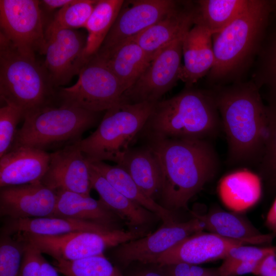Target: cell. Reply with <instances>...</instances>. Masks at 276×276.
Returning <instances> with one entry per match:
<instances>
[{
    "label": "cell",
    "mask_w": 276,
    "mask_h": 276,
    "mask_svg": "<svg viewBox=\"0 0 276 276\" xmlns=\"http://www.w3.org/2000/svg\"><path fill=\"white\" fill-rule=\"evenodd\" d=\"M210 89L226 137L227 163L232 166L257 167L267 124L266 105L259 89L251 80Z\"/></svg>",
    "instance_id": "cell-1"
},
{
    "label": "cell",
    "mask_w": 276,
    "mask_h": 276,
    "mask_svg": "<svg viewBox=\"0 0 276 276\" xmlns=\"http://www.w3.org/2000/svg\"><path fill=\"white\" fill-rule=\"evenodd\" d=\"M161 172L159 197L170 210L188 208L190 199L215 176L219 160L207 140L167 139L149 142Z\"/></svg>",
    "instance_id": "cell-2"
},
{
    "label": "cell",
    "mask_w": 276,
    "mask_h": 276,
    "mask_svg": "<svg viewBox=\"0 0 276 276\" xmlns=\"http://www.w3.org/2000/svg\"><path fill=\"white\" fill-rule=\"evenodd\" d=\"M272 11V1L249 0L233 21L213 35L215 62L207 75L211 85L241 81L255 62Z\"/></svg>",
    "instance_id": "cell-3"
},
{
    "label": "cell",
    "mask_w": 276,
    "mask_h": 276,
    "mask_svg": "<svg viewBox=\"0 0 276 276\" xmlns=\"http://www.w3.org/2000/svg\"><path fill=\"white\" fill-rule=\"evenodd\" d=\"M221 128L211 89L186 87L171 98L155 103L140 133L149 142L167 139L214 137Z\"/></svg>",
    "instance_id": "cell-4"
},
{
    "label": "cell",
    "mask_w": 276,
    "mask_h": 276,
    "mask_svg": "<svg viewBox=\"0 0 276 276\" xmlns=\"http://www.w3.org/2000/svg\"><path fill=\"white\" fill-rule=\"evenodd\" d=\"M57 89L42 64L20 54L0 34V98L22 113L23 119L57 105Z\"/></svg>",
    "instance_id": "cell-5"
},
{
    "label": "cell",
    "mask_w": 276,
    "mask_h": 276,
    "mask_svg": "<svg viewBox=\"0 0 276 276\" xmlns=\"http://www.w3.org/2000/svg\"><path fill=\"white\" fill-rule=\"evenodd\" d=\"M100 113L63 105L47 107L24 120L11 148L56 151L81 140L82 134L98 123Z\"/></svg>",
    "instance_id": "cell-6"
},
{
    "label": "cell",
    "mask_w": 276,
    "mask_h": 276,
    "mask_svg": "<svg viewBox=\"0 0 276 276\" xmlns=\"http://www.w3.org/2000/svg\"><path fill=\"white\" fill-rule=\"evenodd\" d=\"M155 104L120 102L106 110L97 129L79 141L80 148L87 160H109L120 165L143 129Z\"/></svg>",
    "instance_id": "cell-7"
},
{
    "label": "cell",
    "mask_w": 276,
    "mask_h": 276,
    "mask_svg": "<svg viewBox=\"0 0 276 276\" xmlns=\"http://www.w3.org/2000/svg\"><path fill=\"white\" fill-rule=\"evenodd\" d=\"M149 234L146 229L126 231L120 228L105 232H75L56 236L28 233H18L12 236L31 244L55 260L73 261L102 255L107 249Z\"/></svg>",
    "instance_id": "cell-8"
},
{
    "label": "cell",
    "mask_w": 276,
    "mask_h": 276,
    "mask_svg": "<svg viewBox=\"0 0 276 276\" xmlns=\"http://www.w3.org/2000/svg\"><path fill=\"white\" fill-rule=\"evenodd\" d=\"M78 75L75 84L58 89L57 105L101 112L121 102L125 89L96 56L88 60Z\"/></svg>",
    "instance_id": "cell-9"
},
{
    "label": "cell",
    "mask_w": 276,
    "mask_h": 276,
    "mask_svg": "<svg viewBox=\"0 0 276 276\" xmlns=\"http://www.w3.org/2000/svg\"><path fill=\"white\" fill-rule=\"evenodd\" d=\"M40 1L1 0L0 34L24 56L44 55L47 39Z\"/></svg>",
    "instance_id": "cell-10"
},
{
    "label": "cell",
    "mask_w": 276,
    "mask_h": 276,
    "mask_svg": "<svg viewBox=\"0 0 276 276\" xmlns=\"http://www.w3.org/2000/svg\"><path fill=\"white\" fill-rule=\"evenodd\" d=\"M188 31L153 57L136 81L125 92L121 102L156 103L175 85L179 80L183 39Z\"/></svg>",
    "instance_id": "cell-11"
},
{
    "label": "cell",
    "mask_w": 276,
    "mask_h": 276,
    "mask_svg": "<svg viewBox=\"0 0 276 276\" xmlns=\"http://www.w3.org/2000/svg\"><path fill=\"white\" fill-rule=\"evenodd\" d=\"M204 230L203 223L194 217L184 222L164 223L153 233L116 246L113 256L124 266L136 261L153 264L161 254L187 237Z\"/></svg>",
    "instance_id": "cell-12"
},
{
    "label": "cell",
    "mask_w": 276,
    "mask_h": 276,
    "mask_svg": "<svg viewBox=\"0 0 276 276\" xmlns=\"http://www.w3.org/2000/svg\"><path fill=\"white\" fill-rule=\"evenodd\" d=\"M43 67L53 87L68 83L88 61L85 55L86 39L73 29L58 31L48 37Z\"/></svg>",
    "instance_id": "cell-13"
},
{
    "label": "cell",
    "mask_w": 276,
    "mask_h": 276,
    "mask_svg": "<svg viewBox=\"0 0 276 276\" xmlns=\"http://www.w3.org/2000/svg\"><path fill=\"white\" fill-rule=\"evenodd\" d=\"M172 0L125 1L100 49L131 38L155 24L179 6Z\"/></svg>",
    "instance_id": "cell-14"
},
{
    "label": "cell",
    "mask_w": 276,
    "mask_h": 276,
    "mask_svg": "<svg viewBox=\"0 0 276 276\" xmlns=\"http://www.w3.org/2000/svg\"><path fill=\"white\" fill-rule=\"evenodd\" d=\"M79 141L50 153L48 168L41 183L55 192L66 191L90 196L89 166Z\"/></svg>",
    "instance_id": "cell-15"
},
{
    "label": "cell",
    "mask_w": 276,
    "mask_h": 276,
    "mask_svg": "<svg viewBox=\"0 0 276 276\" xmlns=\"http://www.w3.org/2000/svg\"><path fill=\"white\" fill-rule=\"evenodd\" d=\"M56 194L41 182L1 187L0 215L5 218L51 217Z\"/></svg>",
    "instance_id": "cell-16"
},
{
    "label": "cell",
    "mask_w": 276,
    "mask_h": 276,
    "mask_svg": "<svg viewBox=\"0 0 276 276\" xmlns=\"http://www.w3.org/2000/svg\"><path fill=\"white\" fill-rule=\"evenodd\" d=\"M242 245L249 244L201 231L187 237L159 255L153 264L158 266L181 262L199 265L223 260L231 249Z\"/></svg>",
    "instance_id": "cell-17"
},
{
    "label": "cell",
    "mask_w": 276,
    "mask_h": 276,
    "mask_svg": "<svg viewBox=\"0 0 276 276\" xmlns=\"http://www.w3.org/2000/svg\"><path fill=\"white\" fill-rule=\"evenodd\" d=\"M50 153L26 146L12 147L0 157V187L41 182Z\"/></svg>",
    "instance_id": "cell-18"
},
{
    "label": "cell",
    "mask_w": 276,
    "mask_h": 276,
    "mask_svg": "<svg viewBox=\"0 0 276 276\" xmlns=\"http://www.w3.org/2000/svg\"><path fill=\"white\" fill-rule=\"evenodd\" d=\"M182 51L183 63L179 80L186 87H192L207 76L214 64L213 34L203 25L194 21L184 36Z\"/></svg>",
    "instance_id": "cell-19"
},
{
    "label": "cell",
    "mask_w": 276,
    "mask_h": 276,
    "mask_svg": "<svg viewBox=\"0 0 276 276\" xmlns=\"http://www.w3.org/2000/svg\"><path fill=\"white\" fill-rule=\"evenodd\" d=\"M179 5L165 17L132 38L152 59L194 25L196 5Z\"/></svg>",
    "instance_id": "cell-20"
},
{
    "label": "cell",
    "mask_w": 276,
    "mask_h": 276,
    "mask_svg": "<svg viewBox=\"0 0 276 276\" xmlns=\"http://www.w3.org/2000/svg\"><path fill=\"white\" fill-rule=\"evenodd\" d=\"M217 190L220 201L227 209L241 214L260 200L263 181L258 173L241 168L223 176L218 182Z\"/></svg>",
    "instance_id": "cell-21"
},
{
    "label": "cell",
    "mask_w": 276,
    "mask_h": 276,
    "mask_svg": "<svg viewBox=\"0 0 276 276\" xmlns=\"http://www.w3.org/2000/svg\"><path fill=\"white\" fill-rule=\"evenodd\" d=\"M56 203L51 217L92 222L115 229L121 228L123 221L101 199L76 192L57 191Z\"/></svg>",
    "instance_id": "cell-22"
},
{
    "label": "cell",
    "mask_w": 276,
    "mask_h": 276,
    "mask_svg": "<svg viewBox=\"0 0 276 276\" xmlns=\"http://www.w3.org/2000/svg\"><path fill=\"white\" fill-rule=\"evenodd\" d=\"M191 213L203 223L204 230L225 238L259 245L270 244L276 237L274 233H261L240 214L216 208L204 215Z\"/></svg>",
    "instance_id": "cell-23"
},
{
    "label": "cell",
    "mask_w": 276,
    "mask_h": 276,
    "mask_svg": "<svg viewBox=\"0 0 276 276\" xmlns=\"http://www.w3.org/2000/svg\"><path fill=\"white\" fill-rule=\"evenodd\" d=\"M94 55L112 71L126 91L152 59L132 38L100 49Z\"/></svg>",
    "instance_id": "cell-24"
},
{
    "label": "cell",
    "mask_w": 276,
    "mask_h": 276,
    "mask_svg": "<svg viewBox=\"0 0 276 276\" xmlns=\"http://www.w3.org/2000/svg\"><path fill=\"white\" fill-rule=\"evenodd\" d=\"M89 166L91 188L98 192L100 199L125 221L131 229H146L147 225L158 217L154 213L126 197L89 165Z\"/></svg>",
    "instance_id": "cell-25"
},
{
    "label": "cell",
    "mask_w": 276,
    "mask_h": 276,
    "mask_svg": "<svg viewBox=\"0 0 276 276\" xmlns=\"http://www.w3.org/2000/svg\"><path fill=\"white\" fill-rule=\"evenodd\" d=\"M116 229L97 223L56 217L25 219L5 218L1 234L12 235L28 233L56 236L75 232H105Z\"/></svg>",
    "instance_id": "cell-26"
},
{
    "label": "cell",
    "mask_w": 276,
    "mask_h": 276,
    "mask_svg": "<svg viewBox=\"0 0 276 276\" xmlns=\"http://www.w3.org/2000/svg\"><path fill=\"white\" fill-rule=\"evenodd\" d=\"M118 166L130 176L146 196L155 201L161 189V172L157 159L148 145L131 148Z\"/></svg>",
    "instance_id": "cell-27"
},
{
    "label": "cell",
    "mask_w": 276,
    "mask_h": 276,
    "mask_svg": "<svg viewBox=\"0 0 276 276\" xmlns=\"http://www.w3.org/2000/svg\"><path fill=\"white\" fill-rule=\"evenodd\" d=\"M88 162L91 168L119 192L130 200L156 214L164 223L176 221L171 211L146 196L121 167L117 165L111 166L104 162Z\"/></svg>",
    "instance_id": "cell-28"
},
{
    "label": "cell",
    "mask_w": 276,
    "mask_h": 276,
    "mask_svg": "<svg viewBox=\"0 0 276 276\" xmlns=\"http://www.w3.org/2000/svg\"><path fill=\"white\" fill-rule=\"evenodd\" d=\"M251 80L263 91L267 104L276 105V14H271L254 63Z\"/></svg>",
    "instance_id": "cell-29"
},
{
    "label": "cell",
    "mask_w": 276,
    "mask_h": 276,
    "mask_svg": "<svg viewBox=\"0 0 276 276\" xmlns=\"http://www.w3.org/2000/svg\"><path fill=\"white\" fill-rule=\"evenodd\" d=\"M124 2L98 0L85 28L87 31L85 55L89 60L101 47Z\"/></svg>",
    "instance_id": "cell-30"
},
{
    "label": "cell",
    "mask_w": 276,
    "mask_h": 276,
    "mask_svg": "<svg viewBox=\"0 0 276 276\" xmlns=\"http://www.w3.org/2000/svg\"><path fill=\"white\" fill-rule=\"evenodd\" d=\"M249 0H200L195 2L194 21L200 22L213 34L219 32L245 8Z\"/></svg>",
    "instance_id": "cell-31"
},
{
    "label": "cell",
    "mask_w": 276,
    "mask_h": 276,
    "mask_svg": "<svg viewBox=\"0 0 276 276\" xmlns=\"http://www.w3.org/2000/svg\"><path fill=\"white\" fill-rule=\"evenodd\" d=\"M267 124L263 152L257 166L258 174L268 189L276 191V105H266Z\"/></svg>",
    "instance_id": "cell-32"
},
{
    "label": "cell",
    "mask_w": 276,
    "mask_h": 276,
    "mask_svg": "<svg viewBox=\"0 0 276 276\" xmlns=\"http://www.w3.org/2000/svg\"><path fill=\"white\" fill-rule=\"evenodd\" d=\"M53 265L65 276H125L104 254L73 261L54 260Z\"/></svg>",
    "instance_id": "cell-33"
},
{
    "label": "cell",
    "mask_w": 276,
    "mask_h": 276,
    "mask_svg": "<svg viewBox=\"0 0 276 276\" xmlns=\"http://www.w3.org/2000/svg\"><path fill=\"white\" fill-rule=\"evenodd\" d=\"M98 0H74L60 9L45 30L46 38L62 30L84 27Z\"/></svg>",
    "instance_id": "cell-34"
},
{
    "label": "cell",
    "mask_w": 276,
    "mask_h": 276,
    "mask_svg": "<svg viewBox=\"0 0 276 276\" xmlns=\"http://www.w3.org/2000/svg\"><path fill=\"white\" fill-rule=\"evenodd\" d=\"M24 250V242L11 235L1 234L0 276H19Z\"/></svg>",
    "instance_id": "cell-35"
},
{
    "label": "cell",
    "mask_w": 276,
    "mask_h": 276,
    "mask_svg": "<svg viewBox=\"0 0 276 276\" xmlns=\"http://www.w3.org/2000/svg\"><path fill=\"white\" fill-rule=\"evenodd\" d=\"M22 119V114L17 108L6 104L0 108V157L11 148Z\"/></svg>",
    "instance_id": "cell-36"
},
{
    "label": "cell",
    "mask_w": 276,
    "mask_h": 276,
    "mask_svg": "<svg viewBox=\"0 0 276 276\" xmlns=\"http://www.w3.org/2000/svg\"><path fill=\"white\" fill-rule=\"evenodd\" d=\"M276 252V246H255L242 245L230 249L221 264L239 262H260L265 257Z\"/></svg>",
    "instance_id": "cell-37"
},
{
    "label": "cell",
    "mask_w": 276,
    "mask_h": 276,
    "mask_svg": "<svg viewBox=\"0 0 276 276\" xmlns=\"http://www.w3.org/2000/svg\"><path fill=\"white\" fill-rule=\"evenodd\" d=\"M24 243L25 250L21 261L19 276H40L43 259L42 254L31 244Z\"/></svg>",
    "instance_id": "cell-38"
},
{
    "label": "cell",
    "mask_w": 276,
    "mask_h": 276,
    "mask_svg": "<svg viewBox=\"0 0 276 276\" xmlns=\"http://www.w3.org/2000/svg\"><path fill=\"white\" fill-rule=\"evenodd\" d=\"M158 267L165 276H203L212 272L215 269L183 262Z\"/></svg>",
    "instance_id": "cell-39"
},
{
    "label": "cell",
    "mask_w": 276,
    "mask_h": 276,
    "mask_svg": "<svg viewBox=\"0 0 276 276\" xmlns=\"http://www.w3.org/2000/svg\"><path fill=\"white\" fill-rule=\"evenodd\" d=\"M253 274L256 276H276V252L263 259L258 264Z\"/></svg>",
    "instance_id": "cell-40"
},
{
    "label": "cell",
    "mask_w": 276,
    "mask_h": 276,
    "mask_svg": "<svg viewBox=\"0 0 276 276\" xmlns=\"http://www.w3.org/2000/svg\"><path fill=\"white\" fill-rule=\"evenodd\" d=\"M265 225L271 233L276 234V198L267 214Z\"/></svg>",
    "instance_id": "cell-41"
},
{
    "label": "cell",
    "mask_w": 276,
    "mask_h": 276,
    "mask_svg": "<svg viewBox=\"0 0 276 276\" xmlns=\"http://www.w3.org/2000/svg\"><path fill=\"white\" fill-rule=\"evenodd\" d=\"M74 0H43L40 1L48 10L62 8L73 2Z\"/></svg>",
    "instance_id": "cell-42"
},
{
    "label": "cell",
    "mask_w": 276,
    "mask_h": 276,
    "mask_svg": "<svg viewBox=\"0 0 276 276\" xmlns=\"http://www.w3.org/2000/svg\"><path fill=\"white\" fill-rule=\"evenodd\" d=\"M58 273L54 266L50 264L43 257L40 276H59Z\"/></svg>",
    "instance_id": "cell-43"
},
{
    "label": "cell",
    "mask_w": 276,
    "mask_h": 276,
    "mask_svg": "<svg viewBox=\"0 0 276 276\" xmlns=\"http://www.w3.org/2000/svg\"><path fill=\"white\" fill-rule=\"evenodd\" d=\"M158 270H144L137 271L131 276H165L160 268Z\"/></svg>",
    "instance_id": "cell-44"
},
{
    "label": "cell",
    "mask_w": 276,
    "mask_h": 276,
    "mask_svg": "<svg viewBox=\"0 0 276 276\" xmlns=\"http://www.w3.org/2000/svg\"><path fill=\"white\" fill-rule=\"evenodd\" d=\"M203 276H219L217 268H215L214 270L212 272Z\"/></svg>",
    "instance_id": "cell-45"
},
{
    "label": "cell",
    "mask_w": 276,
    "mask_h": 276,
    "mask_svg": "<svg viewBox=\"0 0 276 276\" xmlns=\"http://www.w3.org/2000/svg\"><path fill=\"white\" fill-rule=\"evenodd\" d=\"M273 6V13L276 14V1H272Z\"/></svg>",
    "instance_id": "cell-46"
}]
</instances>
